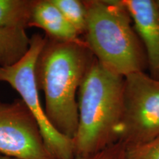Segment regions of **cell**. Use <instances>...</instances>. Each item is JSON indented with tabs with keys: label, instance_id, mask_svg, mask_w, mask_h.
Returning <instances> with one entry per match:
<instances>
[{
	"label": "cell",
	"instance_id": "obj_2",
	"mask_svg": "<svg viewBox=\"0 0 159 159\" xmlns=\"http://www.w3.org/2000/svg\"><path fill=\"white\" fill-rule=\"evenodd\" d=\"M125 77L94 58L78 91V125L75 157L100 152L119 142L124 108Z\"/></svg>",
	"mask_w": 159,
	"mask_h": 159
},
{
	"label": "cell",
	"instance_id": "obj_4",
	"mask_svg": "<svg viewBox=\"0 0 159 159\" xmlns=\"http://www.w3.org/2000/svg\"><path fill=\"white\" fill-rule=\"evenodd\" d=\"M47 42V36L35 34L30 38L27 54L21 61L11 66L0 67V82L11 85L39 125L46 148L55 159H75L74 139L61 134L51 124L40 100L35 78L38 57Z\"/></svg>",
	"mask_w": 159,
	"mask_h": 159
},
{
	"label": "cell",
	"instance_id": "obj_12",
	"mask_svg": "<svg viewBox=\"0 0 159 159\" xmlns=\"http://www.w3.org/2000/svg\"><path fill=\"white\" fill-rule=\"evenodd\" d=\"M126 159H159V136L144 144L126 148Z\"/></svg>",
	"mask_w": 159,
	"mask_h": 159
},
{
	"label": "cell",
	"instance_id": "obj_14",
	"mask_svg": "<svg viewBox=\"0 0 159 159\" xmlns=\"http://www.w3.org/2000/svg\"><path fill=\"white\" fill-rule=\"evenodd\" d=\"M0 159H20V158H12V157H8V156H2V155H0Z\"/></svg>",
	"mask_w": 159,
	"mask_h": 159
},
{
	"label": "cell",
	"instance_id": "obj_6",
	"mask_svg": "<svg viewBox=\"0 0 159 159\" xmlns=\"http://www.w3.org/2000/svg\"><path fill=\"white\" fill-rule=\"evenodd\" d=\"M0 155L20 159H55L43 142L39 125L21 99L0 100Z\"/></svg>",
	"mask_w": 159,
	"mask_h": 159
},
{
	"label": "cell",
	"instance_id": "obj_10",
	"mask_svg": "<svg viewBox=\"0 0 159 159\" xmlns=\"http://www.w3.org/2000/svg\"><path fill=\"white\" fill-rule=\"evenodd\" d=\"M35 0H0V27H30Z\"/></svg>",
	"mask_w": 159,
	"mask_h": 159
},
{
	"label": "cell",
	"instance_id": "obj_5",
	"mask_svg": "<svg viewBox=\"0 0 159 159\" xmlns=\"http://www.w3.org/2000/svg\"><path fill=\"white\" fill-rule=\"evenodd\" d=\"M124 77V108L119 142L128 148L159 136V80L144 71Z\"/></svg>",
	"mask_w": 159,
	"mask_h": 159
},
{
	"label": "cell",
	"instance_id": "obj_1",
	"mask_svg": "<svg viewBox=\"0 0 159 159\" xmlns=\"http://www.w3.org/2000/svg\"><path fill=\"white\" fill-rule=\"evenodd\" d=\"M94 56L85 41L69 42L47 37L35 65L39 90L44 94V111L61 134L74 139L78 125L77 95Z\"/></svg>",
	"mask_w": 159,
	"mask_h": 159
},
{
	"label": "cell",
	"instance_id": "obj_8",
	"mask_svg": "<svg viewBox=\"0 0 159 159\" xmlns=\"http://www.w3.org/2000/svg\"><path fill=\"white\" fill-rule=\"evenodd\" d=\"M30 27L42 29L46 36L52 39L69 42L83 41L52 0H35Z\"/></svg>",
	"mask_w": 159,
	"mask_h": 159
},
{
	"label": "cell",
	"instance_id": "obj_15",
	"mask_svg": "<svg viewBox=\"0 0 159 159\" xmlns=\"http://www.w3.org/2000/svg\"><path fill=\"white\" fill-rule=\"evenodd\" d=\"M156 3L157 7H158V8L159 9V0H156Z\"/></svg>",
	"mask_w": 159,
	"mask_h": 159
},
{
	"label": "cell",
	"instance_id": "obj_9",
	"mask_svg": "<svg viewBox=\"0 0 159 159\" xmlns=\"http://www.w3.org/2000/svg\"><path fill=\"white\" fill-rule=\"evenodd\" d=\"M30 45V38L26 29L0 27V67L11 66L21 61Z\"/></svg>",
	"mask_w": 159,
	"mask_h": 159
},
{
	"label": "cell",
	"instance_id": "obj_7",
	"mask_svg": "<svg viewBox=\"0 0 159 159\" xmlns=\"http://www.w3.org/2000/svg\"><path fill=\"white\" fill-rule=\"evenodd\" d=\"M142 41L151 77L159 80V9L156 0H122Z\"/></svg>",
	"mask_w": 159,
	"mask_h": 159
},
{
	"label": "cell",
	"instance_id": "obj_13",
	"mask_svg": "<svg viewBox=\"0 0 159 159\" xmlns=\"http://www.w3.org/2000/svg\"><path fill=\"white\" fill-rule=\"evenodd\" d=\"M75 159H126V147L116 142L100 152L85 157H75Z\"/></svg>",
	"mask_w": 159,
	"mask_h": 159
},
{
	"label": "cell",
	"instance_id": "obj_11",
	"mask_svg": "<svg viewBox=\"0 0 159 159\" xmlns=\"http://www.w3.org/2000/svg\"><path fill=\"white\" fill-rule=\"evenodd\" d=\"M78 35H84L87 24V11L83 1L52 0Z\"/></svg>",
	"mask_w": 159,
	"mask_h": 159
},
{
	"label": "cell",
	"instance_id": "obj_3",
	"mask_svg": "<svg viewBox=\"0 0 159 159\" xmlns=\"http://www.w3.org/2000/svg\"><path fill=\"white\" fill-rule=\"evenodd\" d=\"M89 48L95 58L112 72L125 77L144 71V47L122 0H85Z\"/></svg>",
	"mask_w": 159,
	"mask_h": 159
}]
</instances>
